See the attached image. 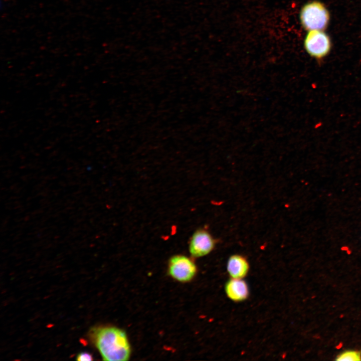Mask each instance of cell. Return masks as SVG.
Returning a JSON list of instances; mask_svg holds the SVG:
<instances>
[{"label": "cell", "mask_w": 361, "mask_h": 361, "mask_svg": "<svg viewBox=\"0 0 361 361\" xmlns=\"http://www.w3.org/2000/svg\"><path fill=\"white\" fill-rule=\"evenodd\" d=\"M90 337L104 360H128L131 355L130 344L126 332L112 326L91 329Z\"/></svg>", "instance_id": "6da1fadb"}, {"label": "cell", "mask_w": 361, "mask_h": 361, "mask_svg": "<svg viewBox=\"0 0 361 361\" xmlns=\"http://www.w3.org/2000/svg\"><path fill=\"white\" fill-rule=\"evenodd\" d=\"M329 19L328 11L319 2L309 3L301 11V24L305 29L309 31L324 30L328 25Z\"/></svg>", "instance_id": "7a4b0ae2"}, {"label": "cell", "mask_w": 361, "mask_h": 361, "mask_svg": "<svg viewBox=\"0 0 361 361\" xmlns=\"http://www.w3.org/2000/svg\"><path fill=\"white\" fill-rule=\"evenodd\" d=\"M216 241L205 228L196 230L189 242V251L191 257L198 258L207 256L215 248Z\"/></svg>", "instance_id": "277c9868"}, {"label": "cell", "mask_w": 361, "mask_h": 361, "mask_svg": "<svg viewBox=\"0 0 361 361\" xmlns=\"http://www.w3.org/2000/svg\"><path fill=\"white\" fill-rule=\"evenodd\" d=\"M193 258L182 254L172 256L168 263L169 275L182 283L192 281L197 273V267Z\"/></svg>", "instance_id": "3957f363"}, {"label": "cell", "mask_w": 361, "mask_h": 361, "mask_svg": "<svg viewBox=\"0 0 361 361\" xmlns=\"http://www.w3.org/2000/svg\"><path fill=\"white\" fill-rule=\"evenodd\" d=\"M226 268L231 278L243 279L249 272L250 265L245 257L241 255L234 254L229 258Z\"/></svg>", "instance_id": "52a82bcc"}, {"label": "cell", "mask_w": 361, "mask_h": 361, "mask_svg": "<svg viewBox=\"0 0 361 361\" xmlns=\"http://www.w3.org/2000/svg\"><path fill=\"white\" fill-rule=\"evenodd\" d=\"M336 360H361V352L355 350H347L339 353L335 358Z\"/></svg>", "instance_id": "ba28073f"}, {"label": "cell", "mask_w": 361, "mask_h": 361, "mask_svg": "<svg viewBox=\"0 0 361 361\" xmlns=\"http://www.w3.org/2000/svg\"><path fill=\"white\" fill-rule=\"evenodd\" d=\"M224 289L227 296L235 302L244 301L249 295L248 285L243 279L231 278L226 283Z\"/></svg>", "instance_id": "8992f818"}, {"label": "cell", "mask_w": 361, "mask_h": 361, "mask_svg": "<svg viewBox=\"0 0 361 361\" xmlns=\"http://www.w3.org/2000/svg\"><path fill=\"white\" fill-rule=\"evenodd\" d=\"M304 46L310 56L319 60L329 53L331 42L328 36L322 30H311L305 38Z\"/></svg>", "instance_id": "5b68a950"}, {"label": "cell", "mask_w": 361, "mask_h": 361, "mask_svg": "<svg viewBox=\"0 0 361 361\" xmlns=\"http://www.w3.org/2000/svg\"><path fill=\"white\" fill-rule=\"evenodd\" d=\"M93 359L92 354L88 352H81L77 355L76 357V360L79 361H90Z\"/></svg>", "instance_id": "9c48e42d"}]
</instances>
